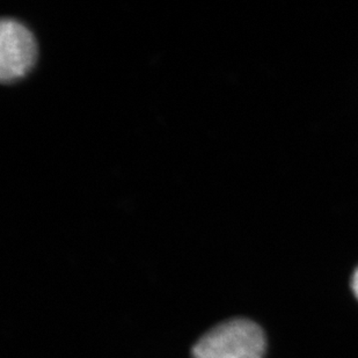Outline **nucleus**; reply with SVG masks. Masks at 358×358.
Masks as SVG:
<instances>
[{
	"instance_id": "obj_2",
	"label": "nucleus",
	"mask_w": 358,
	"mask_h": 358,
	"mask_svg": "<svg viewBox=\"0 0 358 358\" xmlns=\"http://www.w3.org/2000/svg\"><path fill=\"white\" fill-rule=\"evenodd\" d=\"M38 57L34 35L24 24L3 19L0 26V79L12 83L31 71Z\"/></svg>"
},
{
	"instance_id": "obj_3",
	"label": "nucleus",
	"mask_w": 358,
	"mask_h": 358,
	"mask_svg": "<svg viewBox=\"0 0 358 358\" xmlns=\"http://www.w3.org/2000/svg\"><path fill=\"white\" fill-rule=\"evenodd\" d=\"M352 290H354V294H356V297L358 298V268L356 269L355 273H354V276H352Z\"/></svg>"
},
{
	"instance_id": "obj_1",
	"label": "nucleus",
	"mask_w": 358,
	"mask_h": 358,
	"mask_svg": "<svg viewBox=\"0 0 358 358\" xmlns=\"http://www.w3.org/2000/svg\"><path fill=\"white\" fill-rule=\"evenodd\" d=\"M266 338L253 321L234 319L218 324L194 345V358H264Z\"/></svg>"
}]
</instances>
